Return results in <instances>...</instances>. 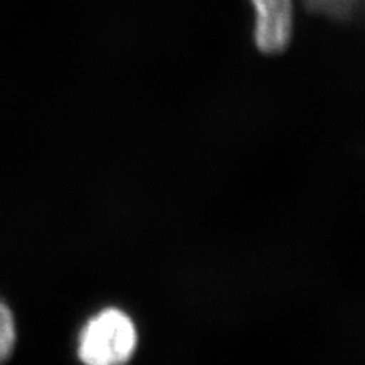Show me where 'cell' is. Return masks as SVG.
Instances as JSON below:
<instances>
[{"label":"cell","instance_id":"obj_1","mask_svg":"<svg viewBox=\"0 0 365 365\" xmlns=\"http://www.w3.org/2000/svg\"><path fill=\"white\" fill-rule=\"evenodd\" d=\"M137 346L131 318L119 309H106L93 317L79 336L78 356L88 365L128 362Z\"/></svg>","mask_w":365,"mask_h":365},{"label":"cell","instance_id":"obj_2","mask_svg":"<svg viewBox=\"0 0 365 365\" xmlns=\"http://www.w3.org/2000/svg\"><path fill=\"white\" fill-rule=\"evenodd\" d=\"M256 13L255 40L267 55L282 53L289 46L294 28V0H251Z\"/></svg>","mask_w":365,"mask_h":365},{"label":"cell","instance_id":"obj_3","mask_svg":"<svg viewBox=\"0 0 365 365\" xmlns=\"http://www.w3.org/2000/svg\"><path fill=\"white\" fill-rule=\"evenodd\" d=\"M16 326L13 314L8 307L0 303V362L5 361L14 349Z\"/></svg>","mask_w":365,"mask_h":365}]
</instances>
